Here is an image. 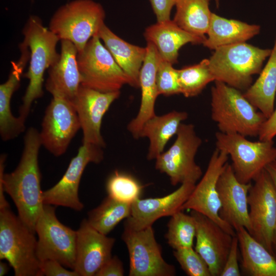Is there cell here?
<instances>
[{
  "instance_id": "cell-44",
  "label": "cell",
  "mask_w": 276,
  "mask_h": 276,
  "mask_svg": "<svg viewBox=\"0 0 276 276\" xmlns=\"http://www.w3.org/2000/svg\"><path fill=\"white\" fill-rule=\"evenodd\" d=\"M272 247L273 250V255L276 259V228L274 232L272 238Z\"/></svg>"
},
{
  "instance_id": "cell-5",
  "label": "cell",
  "mask_w": 276,
  "mask_h": 276,
  "mask_svg": "<svg viewBox=\"0 0 276 276\" xmlns=\"http://www.w3.org/2000/svg\"><path fill=\"white\" fill-rule=\"evenodd\" d=\"M35 232L10 206L0 209V259H5L15 276H42Z\"/></svg>"
},
{
  "instance_id": "cell-26",
  "label": "cell",
  "mask_w": 276,
  "mask_h": 276,
  "mask_svg": "<svg viewBox=\"0 0 276 276\" xmlns=\"http://www.w3.org/2000/svg\"><path fill=\"white\" fill-rule=\"evenodd\" d=\"M26 66L19 61L13 62L7 80L0 85V134L3 141L14 139L25 128V121L11 112V100L18 88Z\"/></svg>"
},
{
  "instance_id": "cell-32",
  "label": "cell",
  "mask_w": 276,
  "mask_h": 276,
  "mask_svg": "<svg viewBox=\"0 0 276 276\" xmlns=\"http://www.w3.org/2000/svg\"><path fill=\"white\" fill-rule=\"evenodd\" d=\"M177 72L180 94L186 98L198 95L208 84L215 81L209 68V59L177 70Z\"/></svg>"
},
{
  "instance_id": "cell-7",
  "label": "cell",
  "mask_w": 276,
  "mask_h": 276,
  "mask_svg": "<svg viewBox=\"0 0 276 276\" xmlns=\"http://www.w3.org/2000/svg\"><path fill=\"white\" fill-rule=\"evenodd\" d=\"M216 148L225 152L238 180L248 183L254 181L271 163L276 160L273 141H251L237 133H215Z\"/></svg>"
},
{
  "instance_id": "cell-33",
  "label": "cell",
  "mask_w": 276,
  "mask_h": 276,
  "mask_svg": "<svg viewBox=\"0 0 276 276\" xmlns=\"http://www.w3.org/2000/svg\"><path fill=\"white\" fill-rule=\"evenodd\" d=\"M167 226L165 238L174 250L193 247L196 229L195 219L191 215L179 211L171 216Z\"/></svg>"
},
{
  "instance_id": "cell-6",
  "label": "cell",
  "mask_w": 276,
  "mask_h": 276,
  "mask_svg": "<svg viewBox=\"0 0 276 276\" xmlns=\"http://www.w3.org/2000/svg\"><path fill=\"white\" fill-rule=\"evenodd\" d=\"M105 12L93 0H73L59 7L52 16L49 28L60 40H67L78 53L105 24Z\"/></svg>"
},
{
  "instance_id": "cell-13",
  "label": "cell",
  "mask_w": 276,
  "mask_h": 276,
  "mask_svg": "<svg viewBox=\"0 0 276 276\" xmlns=\"http://www.w3.org/2000/svg\"><path fill=\"white\" fill-rule=\"evenodd\" d=\"M79 129V119L71 101L53 96L39 132L41 145L54 156H61L66 152Z\"/></svg>"
},
{
  "instance_id": "cell-4",
  "label": "cell",
  "mask_w": 276,
  "mask_h": 276,
  "mask_svg": "<svg viewBox=\"0 0 276 276\" xmlns=\"http://www.w3.org/2000/svg\"><path fill=\"white\" fill-rule=\"evenodd\" d=\"M271 52V49L245 42L220 47L209 59V68L215 81L246 90L251 85L252 76L260 73Z\"/></svg>"
},
{
  "instance_id": "cell-45",
  "label": "cell",
  "mask_w": 276,
  "mask_h": 276,
  "mask_svg": "<svg viewBox=\"0 0 276 276\" xmlns=\"http://www.w3.org/2000/svg\"><path fill=\"white\" fill-rule=\"evenodd\" d=\"M8 204V203H7L6 205H4V206H1V205H0V206H2V207L5 206L7 205Z\"/></svg>"
},
{
  "instance_id": "cell-9",
  "label": "cell",
  "mask_w": 276,
  "mask_h": 276,
  "mask_svg": "<svg viewBox=\"0 0 276 276\" xmlns=\"http://www.w3.org/2000/svg\"><path fill=\"white\" fill-rule=\"evenodd\" d=\"M176 135L172 146L156 158L155 168L166 174L173 186L187 182L196 184L202 175L195 160L202 140L192 124L182 123Z\"/></svg>"
},
{
  "instance_id": "cell-30",
  "label": "cell",
  "mask_w": 276,
  "mask_h": 276,
  "mask_svg": "<svg viewBox=\"0 0 276 276\" xmlns=\"http://www.w3.org/2000/svg\"><path fill=\"white\" fill-rule=\"evenodd\" d=\"M175 6L173 20L184 30L206 38L212 14L209 0H176Z\"/></svg>"
},
{
  "instance_id": "cell-2",
  "label": "cell",
  "mask_w": 276,
  "mask_h": 276,
  "mask_svg": "<svg viewBox=\"0 0 276 276\" xmlns=\"http://www.w3.org/2000/svg\"><path fill=\"white\" fill-rule=\"evenodd\" d=\"M22 42L30 51L28 70L24 75L29 82L19 109V117L26 121L33 102L43 95L42 87L45 71L60 57L56 47L60 40L36 15H31L28 19L22 29Z\"/></svg>"
},
{
  "instance_id": "cell-17",
  "label": "cell",
  "mask_w": 276,
  "mask_h": 276,
  "mask_svg": "<svg viewBox=\"0 0 276 276\" xmlns=\"http://www.w3.org/2000/svg\"><path fill=\"white\" fill-rule=\"evenodd\" d=\"M196 184L187 182L172 193L158 198L137 199L131 204L130 216L126 219L124 228L139 231L152 226L160 218L171 216L182 211Z\"/></svg>"
},
{
  "instance_id": "cell-42",
  "label": "cell",
  "mask_w": 276,
  "mask_h": 276,
  "mask_svg": "<svg viewBox=\"0 0 276 276\" xmlns=\"http://www.w3.org/2000/svg\"><path fill=\"white\" fill-rule=\"evenodd\" d=\"M276 189V160L269 164L265 168Z\"/></svg>"
},
{
  "instance_id": "cell-15",
  "label": "cell",
  "mask_w": 276,
  "mask_h": 276,
  "mask_svg": "<svg viewBox=\"0 0 276 276\" xmlns=\"http://www.w3.org/2000/svg\"><path fill=\"white\" fill-rule=\"evenodd\" d=\"M101 147L83 143L73 157L60 180L42 192L43 204L67 207L80 211L83 208L78 196L82 174L90 163H100L103 159Z\"/></svg>"
},
{
  "instance_id": "cell-29",
  "label": "cell",
  "mask_w": 276,
  "mask_h": 276,
  "mask_svg": "<svg viewBox=\"0 0 276 276\" xmlns=\"http://www.w3.org/2000/svg\"><path fill=\"white\" fill-rule=\"evenodd\" d=\"M276 94V37L269 58L257 80L243 94L267 118L272 113Z\"/></svg>"
},
{
  "instance_id": "cell-34",
  "label": "cell",
  "mask_w": 276,
  "mask_h": 276,
  "mask_svg": "<svg viewBox=\"0 0 276 276\" xmlns=\"http://www.w3.org/2000/svg\"><path fill=\"white\" fill-rule=\"evenodd\" d=\"M143 186L131 175L114 171L106 182L108 196L123 203L131 204L140 198Z\"/></svg>"
},
{
  "instance_id": "cell-18",
  "label": "cell",
  "mask_w": 276,
  "mask_h": 276,
  "mask_svg": "<svg viewBox=\"0 0 276 276\" xmlns=\"http://www.w3.org/2000/svg\"><path fill=\"white\" fill-rule=\"evenodd\" d=\"M196 224L195 250L208 264L211 276H220L233 236L206 216L191 211Z\"/></svg>"
},
{
  "instance_id": "cell-38",
  "label": "cell",
  "mask_w": 276,
  "mask_h": 276,
  "mask_svg": "<svg viewBox=\"0 0 276 276\" xmlns=\"http://www.w3.org/2000/svg\"><path fill=\"white\" fill-rule=\"evenodd\" d=\"M40 268L42 276H79L74 270H67L63 265L54 260L41 261Z\"/></svg>"
},
{
  "instance_id": "cell-20",
  "label": "cell",
  "mask_w": 276,
  "mask_h": 276,
  "mask_svg": "<svg viewBox=\"0 0 276 276\" xmlns=\"http://www.w3.org/2000/svg\"><path fill=\"white\" fill-rule=\"evenodd\" d=\"M115 239L108 237L83 219L77 231L75 271L79 276H94L111 257Z\"/></svg>"
},
{
  "instance_id": "cell-46",
  "label": "cell",
  "mask_w": 276,
  "mask_h": 276,
  "mask_svg": "<svg viewBox=\"0 0 276 276\" xmlns=\"http://www.w3.org/2000/svg\"><path fill=\"white\" fill-rule=\"evenodd\" d=\"M31 1H32V0H31Z\"/></svg>"
},
{
  "instance_id": "cell-36",
  "label": "cell",
  "mask_w": 276,
  "mask_h": 276,
  "mask_svg": "<svg viewBox=\"0 0 276 276\" xmlns=\"http://www.w3.org/2000/svg\"><path fill=\"white\" fill-rule=\"evenodd\" d=\"M156 82L158 95L169 96L180 94L177 70L160 56L156 70Z\"/></svg>"
},
{
  "instance_id": "cell-43",
  "label": "cell",
  "mask_w": 276,
  "mask_h": 276,
  "mask_svg": "<svg viewBox=\"0 0 276 276\" xmlns=\"http://www.w3.org/2000/svg\"><path fill=\"white\" fill-rule=\"evenodd\" d=\"M9 271L8 265L3 262H0V276H3L6 274Z\"/></svg>"
},
{
  "instance_id": "cell-28",
  "label": "cell",
  "mask_w": 276,
  "mask_h": 276,
  "mask_svg": "<svg viewBox=\"0 0 276 276\" xmlns=\"http://www.w3.org/2000/svg\"><path fill=\"white\" fill-rule=\"evenodd\" d=\"M188 117L186 111L173 110L162 116L155 115L145 123L140 137H147L149 141L148 160L155 159L164 152L167 143L176 134L182 122Z\"/></svg>"
},
{
  "instance_id": "cell-35",
  "label": "cell",
  "mask_w": 276,
  "mask_h": 276,
  "mask_svg": "<svg viewBox=\"0 0 276 276\" xmlns=\"http://www.w3.org/2000/svg\"><path fill=\"white\" fill-rule=\"evenodd\" d=\"M173 255L189 276H211L209 266L193 247L174 250Z\"/></svg>"
},
{
  "instance_id": "cell-8",
  "label": "cell",
  "mask_w": 276,
  "mask_h": 276,
  "mask_svg": "<svg viewBox=\"0 0 276 276\" xmlns=\"http://www.w3.org/2000/svg\"><path fill=\"white\" fill-rule=\"evenodd\" d=\"M98 35L78 53L81 85L101 92L120 91L129 79Z\"/></svg>"
},
{
  "instance_id": "cell-11",
  "label": "cell",
  "mask_w": 276,
  "mask_h": 276,
  "mask_svg": "<svg viewBox=\"0 0 276 276\" xmlns=\"http://www.w3.org/2000/svg\"><path fill=\"white\" fill-rule=\"evenodd\" d=\"M253 181L247 199L249 234L273 255L272 242L276 228V189L265 169Z\"/></svg>"
},
{
  "instance_id": "cell-24",
  "label": "cell",
  "mask_w": 276,
  "mask_h": 276,
  "mask_svg": "<svg viewBox=\"0 0 276 276\" xmlns=\"http://www.w3.org/2000/svg\"><path fill=\"white\" fill-rule=\"evenodd\" d=\"M98 35L127 76L129 85L140 87L139 76L146 56V47L127 42L114 34L105 24L102 26Z\"/></svg>"
},
{
  "instance_id": "cell-12",
  "label": "cell",
  "mask_w": 276,
  "mask_h": 276,
  "mask_svg": "<svg viewBox=\"0 0 276 276\" xmlns=\"http://www.w3.org/2000/svg\"><path fill=\"white\" fill-rule=\"evenodd\" d=\"M122 238L129 256V276H173L174 265L164 259L152 226L133 231L124 228Z\"/></svg>"
},
{
  "instance_id": "cell-14",
  "label": "cell",
  "mask_w": 276,
  "mask_h": 276,
  "mask_svg": "<svg viewBox=\"0 0 276 276\" xmlns=\"http://www.w3.org/2000/svg\"><path fill=\"white\" fill-rule=\"evenodd\" d=\"M228 155L216 148L211 155L206 170L181 207L183 211L190 210L209 217L233 236L236 235L234 228L219 215L221 204L217 191L220 175L227 163Z\"/></svg>"
},
{
  "instance_id": "cell-22",
  "label": "cell",
  "mask_w": 276,
  "mask_h": 276,
  "mask_svg": "<svg viewBox=\"0 0 276 276\" xmlns=\"http://www.w3.org/2000/svg\"><path fill=\"white\" fill-rule=\"evenodd\" d=\"M146 53L141 67L140 87L141 100L136 116L127 126L128 131L135 139L140 138V134L145 123L156 115L155 103L158 95L156 82V73L159 55L155 46L147 42Z\"/></svg>"
},
{
  "instance_id": "cell-41",
  "label": "cell",
  "mask_w": 276,
  "mask_h": 276,
  "mask_svg": "<svg viewBox=\"0 0 276 276\" xmlns=\"http://www.w3.org/2000/svg\"><path fill=\"white\" fill-rule=\"evenodd\" d=\"M276 136V107L271 114L266 119L260 129L259 140L264 141H273Z\"/></svg>"
},
{
  "instance_id": "cell-31",
  "label": "cell",
  "mask_w": 276,
  "mask_h": 276,
  "mask_svg": "<svg viewBox=\"0 0 276 276\" xmlns=\"http://www.w3.org/2000/svg\"><path fill=\"white\" fill-rule=\"evenodd\" d=\"M131 204L106 197L97 208L88 213V222L99 232L107 235L120 222L130 215Z\"/></svg>"
},
{
  "instance_id": "cell-3",
  "label": "cell",
  "mask_w": 276,
  "mask_h": 276,
  "mask_svg": "<svg viewBox=\"0 0 276 276\" xmlns=\"http://www.w3.org/2000/svg\"><path fill=\"white\" fill-rule=\"evenodd\" d=\"M211 119L219 131L244 136H258L266 118L240 90L215 81L211 88Z\"/></svg>"
},
{
  "instance_id": "cell-23",
  "label": "cell",
  "mask_w": 276,
  "mask_h": 276,
  "mask_svg": "<svg viewBox=\"0 0 276 276\" xmlns=\"http://www.w3.org/2000/svg\"><path fill=\"white\" fill-rule=\"evenodd\" d=\"M144 35L147 42L155 46L160 57L172 64L177 62L178 51L183 45L203 44L206 38L184 30L171 19L148 27Z\"/></svg>"
},
{
  "instance_id": "cell-21",
  "label": "cell",
  "mask_w": 276,
  "mask_h": 276,
  "mask_svg": "<svg viewBox=\"0 0 276 276\" xmlns=\"http://www.w3.org/2000/svg\"><path fill=\"white\" fill-rule=\"evenodd\" d=\"M61 52L58 60L48 69L45 89L52 95L72 100L81 83L79 70L78 50L67 40H61Z\"/></svg>"
},
{
  "instance_id": "cell-16",
  "label": "cell",
  "mask_w": 276,
  "mask_h": 276,
  "mask_svg": "<svg viewBox=\"0 0 276 276\" xmlns=\"http://www.w3.org/2000/svg\"><path fill=\"white\" fill-rule=\"evenodd\" d=\"M120 93V91L101 92L80 85L71 102L79 119L83 132V143L101 148L105 146L101 132L102 119Z\"/></svg>"
},
{
  "instance_id": "cell-39",
  "label": "cell",
  "mask_w": 276,
  "mask_h": 276,
  "mask_svg": "<svg viewBox=\"0 0 276 276\" xmlns=\"http://www.w3.org/2000/svg\"><path fill=\"white\" fill-rule=\"evenodd\" d=\"M157 21H164L170 19L172 9L175 6L176 0H149Z\"/></svg>"
},
{
  "instance_id": "cell-19",
  "label": "cell",
  "mask_w": 276,
  "mask_h": 276,
  "mask_svg": "<svg viewBox=\"0 0 276 276\" xmlns=\"http://www.w3.org/2000/svg\"><path fill=\"white\" fill-rule=\"evenodd\" d=\"M251 185V182L244 183L239 181L232 165L228 163L217 182L221 204L220 217L234 228L239 226H243L249 233L250 224L247 199Z\"/></svg>"
},
{
  "instance_id": "cell-40",
  "label": "cell",
  "mask_w": 276,
  "mask_h": 276,
  "mask_svg": "<svg viewBox=\"0 0 276 276\" xmlns=\"http://www.w3.org/2000/svg\"><path fill=\"white\" fill-rule=\"evenodd\" d=\"M124 274L122 261L116 256L109 259L100 268L96 276H123Z\"/></svg>"
},
{
  "instance_id": "cell-37",
  "label": "cell",
  "mask_w": 276,
  "mask_h": 276,
  "mask_svg": "<svg viewBox=\"0 0 276 276\" xmlns=\"http://www.w3.org/2000/svg\"><path fill=\"white\" fill-rule=\"evenodd\" d=\"M239 242L237 236L233 237L231 247L220 276H240L238 264Z\"/></svg>"
},
{
  "instance_id": "cell-25",
  "label": "cell",
  "mask_w": 276,
  "mask_h": 276,
  "mask_svg": "<svg viewBox=\"0 0 276 276\" xmlns=\"http://www.w3.org/2000/svg\"><path fill=\"white\" fill-rule=\"evenodd\" d=\"M243 271L250 276H276V259L243 226L235 227Z\"/></svg>"
},
{
  "instance_id": "cell-10",
  "label": "cell",
  "mask_w": 276,
  "mask_h": 276,
  "mask_svg": "<svg viewBox=\"0 0 276 276\" xmlns=\"http://www.w3.org/2000/svg\"><path fill=\"white\" fill-rule=\"evenodd\" d=\"M38 239L37 255L40 261H57L74 270L76 257L77 231L61 223L57 219L55 208L44 204L35 226Z\"/></svg>"
},
{
  "instance_id": "cell-27",
  "label": "cell",
  "mask_w": 276,
  "mask_h": 276,
  "mask_svg": "<svg viewBox=\"0 0 276 276\" xmlns=\"http://www.w3.org/2000/svg\"><path fill=\"white\" fill-rule=\"evenodd\" d=\"M260 31V27L239 20L228 19L212 13L207 32L208 35L203 44L215 50L220 47L245 42Z\"/></svg>"
},
{
  "instance_id": "cell-1",
  "label": "cell",
  "mask_w": 276,
  "mask_h": 276,
  "mask_svg": "<svg viewBox=\"0 0 276 276\" xmlns=\"http://www.w3.org/2000/svg\"><path fill=\"white\" fill-rule=\"evenodd\" d=\"M24 147L16 169L4 173L6 155L0 158V199L4 200L6 192L15 203L19 217L35 232L37 220L43 209L41 190V173L38 154L41 143L39 132L29 128L24 136Z\"/></svg>"
}]
</instances>
